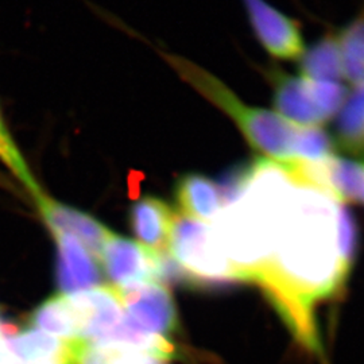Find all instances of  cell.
Listing matches in <instances>:
<instances>
[{"label":"cell","mask_w":364,"mask_h":364,"mask_svg":"<svg viewBox=\"0 0 364 364\" xmlns=\"http://www.w3.org/2000/svg\"><path fill=\"white\" fill-rule=\"evenodd\" d=\"M338 204L318 188L293 182L272 254L251 278L299 343L316 353L323 348L314 305L338 294L351 273L338 246Z\"/></svg>","instance_id":"cell-1"},{"label":"cell","mask_w":364,"mask_h":364,"mask_svg":"<svg viewBox=\"0 0 364 364\" xmlns=\"http://www.w3.org/2000/svg\"><path fill=\"white\" fill-rule=\"evenodd\" d=\"M162 57L185 82L234 122L252 150L277 165L296 159L299 126L277 112L246 105L219 78L181 55L162 53Z\"/></svg>","instance_id":"cell-2"},{"label":"cell","mask_w":364,"mask_h":364,"mask_svg":"<svg viewBox=\"0 0 364 364\" xmlns=\"http://www.w3.org/2000/svg\"><path fill=\"white\" fill-rule=\"evenodd\" d=\"M168 252L180 269L182 279L189 284L221 285L237 281L209 224L177 213Z\"/></svg>","instance_id":"cell-3"},{"label":"cell","mask_w":364,"mask_h":364,"mask_svg":"<svg viewBox=\"0 0 364 364\" xmlns=\"http://www.w3.org/2000/svg\"><path fill=\"white\" fill-rule=\"evenodd\" d=\"M100 267L115 287L142 282L182 279L169 252H161L111 232L105 242Z\"/></svg>","instance_id":"cell-4"},{"label":"cell","mask_w":364,"mask_h":364,"mask_svg":"<svg viewBox=\"0 0 364 364\" xmlns=\"http://www.w3.org/2000/svg\"><path fill=\"white\" fill-rule=\"evenodd\" d=\"M126 316L149 333L166 338L178 326V314L169 290L159 282L115 287Z\"/></svg>","instance_id":"cell-5"},{"label":"cell","mask_w":364,"mask_h":364,"mask_svg":"<svg viewBox=\"0 0 364 364\" xmlns=\"http://www.w3.org/2000/svg\"><path fill=\"white\" fill-rule=\"evenodd\" d=\"M248 21L260 45L275 58L293 61L305 52L299 23L264 0H243Z\"/></svg>","instance_id":"cell-6"},{"label":"cell","mask_w":364,"mask_h":364,"mask_svg":"<svg viewBox=\"0 0 364 364\" xmlns=\"http://www.w3.org/2000/svg\"><path fill=\"white\" fill-rule=\"evenodd\" d=\"M33 200L52 234L63 232L73 236L100 263L105 242L111 234L105 225L90 215L54 200L45 192H41Z\"/></svg>","instance_id":"cell-7"},{"label":"cell","mask_w":364,"mask_h":364,"mask_svg":"<svg viewBox=\"0 0 364 364\" xmlns=\"http://www.w3.org/2000/svg\"><path fill=\"white\" fill-rule=\"evenodd\" d=\"M269 77L273 82V105L279 117L299 127L326 124V119L316 103L311 80L290 76L279 69H272Z\"/></svg>","instance_id":"cell-8"},{"label":"cell","mask_w":364,"mask_h":364,"mask_svg":"<svg viewBox=\"0 0 364 364\" xmlns=\"http://www.w3.org/2000/svg\"><path fill=\"white\" fill-rule=\"evenodd\" d=\"M58 246L57 284L63 294H73L99 285L100 267L73 236L53 232Z\"/></svg>","instance_id":"cell-9"},{"label":"cell","mask_w":364,"mask_h":364,"mask_svg":"<svg viewBox=\"0 0 364 364\" xmlns=\"http://www.w3.org/2000/svg\"><path fill=\"white\" fill-rule=\"evenodd\" d=\"M176 212L164 200L146 196L134 203L130 209L132 232L146 247L168 252L170 235L176 220Z\"/></svg>","instance_id":"cell-10"},{"label":"cell","mask_w":364,"mask_h":364,"mask_svg":"<svg viewBox=\"0 0 364 364\" xmlns=\"http://www.w3.org/2000/svg\"><path fill=\"white\" fill-rule=\"evenodd\" d=\"M174 196L181 216L205 224L213 223L224 208L216 182L203 174H183L176 183Z\"/></svg>","instance_id":"cell-11"},{"label":"cell","mask_w":364,"mask_h":364,"mask_svg":"<svg viewBox=\"0 0 364 364\" xmlns=\"http://www.w3.org/2000/svg\"><path fill=\"white\" fill-rule=\"evenodd\" d=\"M336 144L346 153L364 158V80L348 93L340 109Z\"/></svg>","instance_id":"cell-12"},{"label":"cell","mask_w":364,"mask_h":364,"mask_svg":"<svg viewBox=\"0 0 364 364\" xmlns=\"http://www.w3.org/2000/svg\"><path fill=\"white\" fill-rule=\"evenodd\" d=\"M28 324L64 340H80L77 314L65 294L42 302L30 314Z\"/></svg>","instance_id":"cell-13"},{"label":"cell","mask_w":364,"mask_h":364,"mask_svg":"<svg viewBox=\"0 0 364 364\" xmlns=\"http://www.w3.org/2000/svg\"><path fill=\"white\" fill-rule=\"evenodd\" d=\"M304 78L314 81H338L343 76V63L338 37L329 33L304 52L299 58Z\"/></svg>","instance_id":"cell-14"},{"label":"cell","mask_w":364,"mask_h":364,"mask_svg":"<svg viewBox=\"0 0 364 364\" xmlns=\"http://www.w3.org/2000/svg\"><path fill=\"white\" fill-rule=\"evenodd\" d=\"M149 353L117 343L75 340L73 364H144Z\"/></svg>","instance_id":"cell-15"},{"label":"cell","mask_w":364,"mask_h":364,"mask_svg":"<svg viewBox=\"0 0 364 364\" xmlns=\"http://www.w3.org/2000/svg\"><path fill=\"white\" fill-rule=\"evenodd\" d=\"M343 76L353 85L364 80V7L338 36Z\"/></svg>","instance_id":"cell-16"},{"label":"cell","mask_w":364,"mask_h":364,"mask_svg":"<svg viewBox=\"0 0 364 364\" xmlns=\"http://www.w3.org/2000/svg\"><path fill=\"white\" fill-rule=\"evenodd\" d=\"M0 162L11 171L14 177L22 183L30 196L34 198L42 191L34 173L30 169L28 162L23 156L21 147L14 138L13 131L10 130L7 120L0 107Z\"/></svg>","instance_id":"cell-17"},{"label":"cell","mask_w":364,"mask_h":364,"mask_svg":"<svg viewBox=\"0 0 364 364\" xmlns=\"http://www.w3.org/2000/svg\"><path fill=\"white\" fill-rule=\"evenodd\" d=\"M335 146L332 136L320 127H299L294 154L296 159L320 162L335 156Z\"/></svg>","instance_id":"cell-18"},{"label":"cell","mask_w":364,"mask_h":364,"mask_svg":"<svg viewBox=\"0 0 364 364\" xmlns=\"http://www.w3.org/2000/svg\"><path fill=\"white\" fill-rule=\"evenodd\" d=\"M338 246L343 258L352 266L358 250V225L346 204H338Z\"/></svg>","instance_id":"cell-19"},{"label":"cell","mask_w":364,"mask_h":364,"mask_svg":"<svg viewBox=\"0 0 364 364\" xmlns=\"http://www.w3.org/2000/svg\"><path fill=\"white\" fill-rule=\"evenodd\" d=\"M0 364H16L13 353L9 350L4 336H3V326H0Z\"/></svg>","instance_id":"cell-20"},{"label":"cell","mask_w":364,"mask_h":364,"mask_svg":"<svg viewBox=\"0 0 364 364\" xmlns=\"http://www.w3.org/2000/svg\"><path fill=\"white\" fill-rule=\"evenodd\" d=\"M144 364H168V360H164V359L156 358V356H150Z\"/></svg>","instance_id":"cell-21"},{"label":"cell","mask_w":364,"mask_h":364,"mask_svg":"<svg viewBox=\"0 0 364 364\" xmlns=\"http://www.w3.org/2000/svg\"><path fill=\"white\" fill-rule=\"evenodd\" d=\"M360 203H363V204H364V193H363V197H362V201H360Z\"/></svg>","instance_id":"cell-22"}]
</instances>
